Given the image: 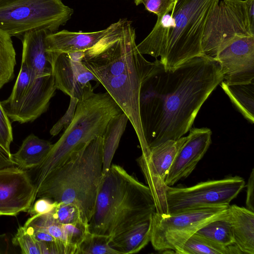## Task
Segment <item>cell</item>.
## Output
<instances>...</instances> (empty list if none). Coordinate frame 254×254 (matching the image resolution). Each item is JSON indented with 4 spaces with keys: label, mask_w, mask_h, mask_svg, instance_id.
<instances>
[{
    "label": "cell",
    "mask_w": 254,
    "mask_h": 254,
    "mask_svg": "<svg viewBox=\"0 0 254 254\" xmlns=\"http://www.w3.org/2000/svg\"><path fill=\"white\" fill-rule=\"evenodd\" d=\"M141 84L139 109L149 148L177 140L191 128L203 104L224 79L218 62L204 55L172 69L156 59Z\"/></svg>",
    "instance_id": "cell-1"
},
{
    "label": "cell",
    "mask_w": 254,
    "mask_h": 254,
    "mask_svg": "<svg viewBox=\"0 0 254 254\" xmlns=\"http://www.w3.org/2000/svg\"><path fill=\"white\" fill-rule=\"evenodd\" d=\"M155 212L149 187L122 167L111 164L103 176L88 230L112 237L151 218Z\"/></svg>",
    "instance_id": "cell-2"
},
{
    "label": "cell",
    "mask_w": 254,
    "mask_h": 254,
    "mask_svg": "<svg viewBox=\"0 0 254 254\" xmlns=\"http://www.w3.org/2000/svg\"><path fill=\"white\" fill-rule=\"evenodd\" d=\"M103 147L101 136L73 153L45 178L37 190L36 197L75 205L82 221L88 225L104 176Z\"/></svg>",
    "instance_id": "cell-3"
},
{
    "label": "cell",
    "mask_w": 254,
    "mask_h": 254,
    "mask_svg": "<svg viewBox=\"0 0 254 254\" xmlns=\"http://www.w3.org/2000/svg\"><path fill=\"white\" fill-rule=\"evenodd\" d=\"M122 112L107 92L95 93L89 83L77 103L71 123L53 144L42 164L34 169L32 181L36 190L48 174L63 164L73 153L92 140L103 136L111 119Z\"/></svg>",
    "instance_id": "cell-4"
},
{
    "label": "cell",
    "mask_w": 254,
    "mask_h": 254,
    "mask_svg": "<svg viewBox=\"0 0 254 254\" xmlns=\"http://www.w3.org/2000/svg\"><path fill=\"white\" fill-rule=\"evenodd\" d=\"M219 0H176L171 15V29L159 60L166 69H172L203 55L202 40L207 20Z\"/></svg>",
    "instance_id": "cell-5"
},
{
    "label": "cell",
    "mask_w": 254,
    "mask_h": 254,
    "mask_svg": "<svg viewBox=\"0 0 254 254\" xmlns=\"http://www.w3.org/2000/svg\"><path fill=\"white\" fill-rule=\"evenodd\" d=\"M73 12L62 0H0V29L21 38L33 30L54 33L67 23Z\"/></svg>",
    "instance_id": "cell-6"
},
{
    "label": "cell",
    "mask_w": 254,
    "mask_h": 254,
    "mask_svg": "<svg viewBox=\"0 0 254 254\" xmlns=\"http://www.w3.org/2000/svg\"><path fill=\"white\" fill-rule=\"evenodd\" d=\"M243 35L254 36V0H222L206 23L203 54L214 59L234 38Z\"/></svg>",
    "instance_id": "cell-7"
},
{
    "label": "cell",
    "mask_w": 254,
    "mask_h": 254,
    "mask_svg": "<svg viewBox=\"0 0 254 254\" xmlns=\"http://www.w3.org/2000/svg\"><path fill=\"white\" fill-rule=\"evenodd\" d=\"M229 205L201 207L172 215L154 212L150 238L153 248L175 253L203 226L226 214Z\"/></svg>",
    "instance_id": "cell-8"
},
{
    "label": "cell",
    "mask_w": 254,
    "mask_h": 254,
    "mask_svg": "<svg viewBox=\"0 0 254 254\" xmlns=\"http://www.w3.org/2000/svg\"><path fill=\"white\" fill-rule=\"evenodd\" d=\"M245 185L244 180L236 176L200 182L189 187L167 186L165 197L168 214L201 207L229 205Z\"/></svg>",
    "instance_id": "cell-9"
},
{
    "label": "cell",
    "mask_w": 254,
    "mask_h": 254,
    "mask_svg": "<svg viewBox=\"0 0 254 254\" xmlns=\"http://www.w3.org/2000/svg\"><path fill=\"white\" fill-rule=\"evenodd\" d=\"M84 51L59 54L47 53L56 89L79 100L90 81L98 82L82 61Z\"/></svg>",
    "instance_id": "cell-10"
},
{
    "label": "cell",
    "mask_w": 254,
    "mask_h": 254,
    "mask_svg": "<svg viewBox=\"0 0 254 254\" xmlns=\"http://www.w3.org/2000/svg\"><path fill=\"white\" fill-rule=\"evenodd\" d=\"M214 59L219 64L226 84L254 82V36L236 37Z\"/></svg>",
    "instance_id": "cell-11"
},
{
    "label": "cell",
    "mask_w": 254,
    "mask_h": 254,
    "mask_svg": "<svg viewBox=\"0 0 254 254\" xmlns=\"http://www.w3.org/2000/svg\"><path fill=\"white\" fill-rule=\"evenodd\" d=\"M36 198V187L27 171L15 166L0 169V216L28 211Z\"/></svg>",
    "instance_id": "cell-12"
},
{
    "label": "cell",
    "mask_w": 254,
    "mask_h": 254,
    "mask_svg": "<svg viewBox=\"0 0 254 254\" xmlns=\"http://www.w3.org/2000/svg\"><path fill=\"white\" fill-rule=\"evenodd\" d=\"M178 152L165 178V184L173 186L188 177L203 157L211 142V130L207 127L191 128Z\"/></svg>",
    "instance_id": "cell-13"
},
{
    "label": "cell",
    "mask_w": 254,
    "mask_h": 254,
    "mask_svg": "<svg viewBox=\"0 0 254 254\" xmlns=\"http://www.w3.org/2000/svg\"><path fill=\"white\" fill-rule=\"evenodd\" d=\"M56 89L52 73L35 77L22 99L5 112L12 122H33L47 111Z\"/></svg>",
    "instance_id": "cell-14"
},
{
    "label": "cell",
    "mask_w": 254,
    "mask_h": 254,
    "mask_svg": "<svg viewBox=\"0 0 254 254\" xmlns=\"http://www.w3.org/2000/svg\"><path fill=\"white\" fill-rule=\"evenodd\" d=\"M124 19H120L107 28L97 31L84 32L63 30L49 33L45 40L46 53L59 54L86 51L117 28Z\"/></svg>",
    "instance_id": "cell-15"
},
{
    "label": "cell",
    "mask_w": 254,
    "mask_h": 254,
    "mask_svg": "<svg viewBox=\"0 0 254 254\" xmlns=\"http://www.w3.org/2000/svg\"><path fill=\"white\" fill-rule=\"evenodd\" d=\"M52 33L45 29L25 33L21 37L22 63L25 64L35 77L52 73L45 49V37Z\"/></svg>",
    "instance_id": "cell-16"
},
{
    "label": "cell",
    "mask_w": 254,
    "mask_h": 254,
    "mask_svg": "<svg viewBox=\"0 0 254 254\" xmlns=\"http://www.w3.org/2000/svg\"><path fill=\"white\" fill-rule=\"evenodd\" d=\"M228 216L235 244L243 254H254V212L233 204L229 206Z\"/></svg>",
    "instance_id": "cell-17"
},
{
    "label": "cell",
    "mask_w": 254,
    "mask_h": 254,
    "mask_svg": "<svg viewBox=\"0 0 254 254\" xmlns=\"http://www.w3.org/2000/svg\"><path fill=\"white\" fill-rule=\"evenodd\" d=\"M152 217L111 237L110 246L119 254L137 253L150 242Z\"/></svg>",
    "instance_id": "cell-18"
},
{
    "label": "cell",
    "mask_w": 254,
    "mask_h": 254,
    "mask_svg": "<svg viewBox=\"0 0 254 254\" xmlns=\"http://www.w3.org/2000/svg\"><path fill=\"white\" fill-rule=\"evenodd\" d=\"M52 146L49 141L31 133L23 141L18 150L11 154V159L22 170L34 169L42 164Z\"/></svg>",
    "instance_id": "cell-19"
},
{
    "label": "cell",
    "mask_w": 254,
    "mask_h": 254,
    "mask_svg": "<svg viewBox=\"0 0 254 254\" xmlns=\"http://www.w3.org/2000/svg\"><path fill=\"white\" fill-rule=\"evenodd\" d=\"M174 26L171 14L167 13L161 18H157L150 33L137 45L139 52L142 55L160 58L165 51L170 31Z\"/></svg>",
    "instance_id": "cell-20"
},
{
    "label": "cell",
    "mask_w": 254,
    "mask_h": 254,
    "mask_svg": "<svg viewBox=\"0 0 254 254\" xmlns=\"http://www.w3.org/2000/svg\"><path fill=\"white\" fill-rule=\"evenodd\" d=\"M128 119L122 112L109 121L103 135V165L104 175L109 170L118 148L121 137L126 129Z\"/></svg>",
    "instance_id": "cell-21"
},
{
    "label": "cell",
    "mask_w": 254,
    "mask_h": 254,
    "mask_svg": "<svg viewBox=\"0 0 254 254\" xmlns=\"http://www.w3.org/2000/svg\"><path fill=\"white\" fill-rule=\"evenodd\" d=\"M220 85L239 111L248 121L254 123V82L229 85L222 81Z\"/></svg>",
    "instance_id": "cell-22"
},
{
    "label": "cell",
    "mask_w": 254,
    "mask_h": 254,
    "mask_svg": "<svg viewBox=\"0 0 254 254\" xmlns=\"http://www.w3.org/2000/svg\"><path fill=\"white\" fill-rule=\"evenodd\" d=\"M180 254H243L234 243L225 246L194 233L175 252Z\"/></svg>",
    "instance_id": "cell-23"
},
{
    "label": "cell",
    "mask_w": 254,
    "mask_h": 254,
    "mask_svg": "<svg viewBox=\"0 0 254 254\" xmlns=\"http://www.w3.org/2000/svg\"><path fill=\"white\" fill-rule=\"evenodd\" d=\"M24 226L47 232L64 246L67 254H76L75 249L69 243L65 224L57 222L50 212L40 215L31 216Z\"/></svg>",
    "instance_id": "cell-24"
},
{
    "label": "cell",
    "mask_w": 254,
    "mask_h": 254,
    "mask_svg": "<svg viewBox=\"0 0 254 254\" xmlns=\"http://www.w3.org/2000/svg\"><path fill=\"white\" fill-rule=\"evenodd\" d=\"M195 233L221 245L227 246L235 243L228 211L224 216L203 226Z\"/></svg>",
    "instance_id": "cell-25"
},
{
    "label": "cell",
    "mask_w": 254,
    "mask_h": 254,
    "mask_svg": "<svg viewBox=\"0 0 254 254\" xmlns=\"http://www.w3.org/2000/svg\"><path fill=\"white\" fill-rule=\"evenodd\" d=\"M16 64L11 37L0 29V89L13 79Z\"/></svg>",
    "instance_id": "cell-26"
},
{
    "label": "cell",
    "mask_w": 254,
    "mask_h": 254,
    "mask_svg": "<svg viewBox=\"0 0 254 254\" xmlns=\"http://www.w3.org/2000/svg\"><path fill=\"white\" fill-rule=\"evenodd\" d=\"M111 237L88 231L78 246L77 254H119L110 246Z\"/></svg>",
    "instance_id": "cell-27"
},
{
    "label": "cell",
    "mask_w": 254,
    "mask_h": 254,
    "mask_svg": "<svg viewBox=\"0 0 254 254\" xmlns=\"http://www.w3.org/2000/svg\"><path fill=\"white\" fill-rule=\"evenodd\" d=\"M35 77L27 65L21 63V68L10 95L6 100L0 102L4 111L22 99Z\"/></svg>",
    "instance_id": "cell-28"
},
{
    "label": "cell",
    "mask_w": 254,
    "mask_h": 254,
    "mask_svg": "<svg viewBox=\"0 0 254 254\" xmlns=\"http://www.w3.org/2000/svg\"><path fill=\"white\" fill-rule=\"evenodd\" d=\"M50 213L57 222L62 224L83 222L78 209L73 204L58 203Z\"/></svg>",
    "instance_id": "cell-29"
},
{
    "label": "cell",
    "mask_w": 254,
    "mask_h": 254,
    "mask_svg": "<svg viewBox=\"0 0 254 254\" xmlns=\"http://www.w3.org/2000/svg\"><path fill=\"white\" fill-rule=\"evenodd\" d=\"M12 242L19 246L23 254H41L39 242L24 226L19 227Z\"/></svg>",
    "instance_id": "cell-30"
},
{
    "label": "cell",
    "mask_w": 254,
    "mask_h": 254,
    "mask_svg": "<svg viewBox=\"0 0 254 254\" xmlns=\"http://www.w3.org/2000/svg\"><path fill=\"white\" fill-rule=\"evenodd\" d=\"M176 0H134L136 5L142 4L149 12L157 16V18H161L172 10Z\"/></svg>",
    "instance_id": "cell-31"
},
{
    "label": "cell",
    "mask_w": 254,
    "mask_h": 254,
    "mask_svg": "<svg viewBox=\"0 0 254 254\" xmlns=\"http://www.w3.org/2000/svg\"><path fill=\"white\" fill-rule=\"evenodd\" d=\"M12 140L11 125L0 102V144L10 152V145Z\"/></svg>",
    "instance_id": "cell-32"
},
{
    "label": "cell",
    "mask_w": 254,
    "mask_h": 254,
    "mask_svg": "<svg viewBox=\"0 0 254 254\" xmlns=\"http://www.w3.org/2000/svg\"><path fill=\"white\" fill-rule=\"evenodd\" d=\"M78 99L70 98L68 107L64 116L53 126L50 130V134L56 136L64 128L65 129L71 123L74 115Z\"/></svg>",
    "instance_id": "cell-33"
},
{
    "label": "cell",
    "mask_w": 254,
    "mask_h": 254,
    "mask_svg": "<svg viewBox=\"0 0 254 254\" xmlns=\"http://www.w3.org/2000/svg\"><path fill=\"white\" fill-rule=\"evenodd\" d=\"M58 202L47 198H40L31 206L28 212L32 215H40L52 211Z\"/></svg>",
    "instance_id": "cell-34"
},
{
    "label": "cell",
    "mask_w": 254,
    "mask_h": 254,
    "mask_svg": "<svg viewBox=\"0 0 254 254\" xmlns=\"http://www.w3.org/2000/svg\"><path fill=\"white\" fill-rule=\"evenodd\" d=\"M254 169H253L247 184L246 206L247 208L254 212Z\"/></svg>",
    "instance_id": "cell-35"
},
{
    "label": "cell",
    "mask_w": 254,
    "mask_h": 254,
    "mask_svg": "<svg viewBox=\"0 0 254 254\" xmlns=\"http://www.w3.org/2000/svg\"><path fill=\"white\" fill-rule=\"evenodd\" d=\"M10 152L7 151L0 144V169L15 166L11 159Z\"/></svg>",
    "instance_id": "cell-36"
},
{
    "label": "cell",
    "mask_w": 254,
    "mask_h": 254,
    "mask_svg": "<svg viewBox=\"0 0 254 254\" xmlns=\"http://www.w3.org/2000/svg\"><path fill=\"white\" fill-rule=\"evenodd\" d=\"M5 235L2 234L0 235V254H3L5 253V252L3 251V247L2 245V242H3L4 240L5 239Z\"/></svg>",
    "instance_id": "cell-37"
}]
</instances>
